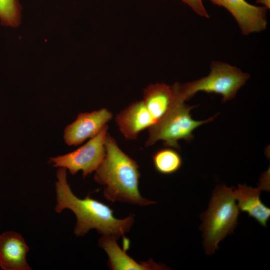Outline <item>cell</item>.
<instances>
[{"label":"cell","mask_w":270,"mask_h":270,"mask_svg":"<svg viewBox=\"0 0 270 270\" xmlns=\"http://www.w3.org/2000/svg\"><path fill=\"white\" fill-rule=\"evenodd\" d=\"M108 131L106 125L83 146L69 154L50 158V163L54 167L68 170L72 175L82 171L83 177H86L98 169L105 157Z\"/></svg>","instance_id":"6"},{"label":"cell","mask_w":270,"mask_h":270,"mask_svg":"<svg viewBox=\"0 0 270 270\" xmlns=\"http://www.w3.org/2000/svg\"><path fill=\"white\" fill-rule=\"evenodd\" d=\"M184 102L178 94L176 102L168 114L148 129L149 137L146 146H152L157 142L162 140L166 147L179 150V140L190 142L194 138V131L200 126L212 122L216 116L202 121L195 120L190 114L195 106H189Z\"/></svg>","instance_id":"5"},{"label":"cell","mask_w":270,"mask_h":270,"mask_svg":"<svg viewBox=\"0 0 270 270\" xmlns=\"http://www.w3.org/2000/svg\"><path fill=\"white\" fill-rule=\"evenodd\" d=\"M19 0H0V22L4 26L18 27L22 19Z\"/></svg>","instance_id":"15"},{"label":"cell","mask_w":270,"mask_h":270,"mask_svg":"<svg viewBox=\"0 0 270 270\" xmlns=\"http://www.w3.org/2000/svg\"><path fill=\"white\" fill-rule=\"evenodd\" d=\"M226 8L238 22L242 34L248 36L266 30L268 8L251 4L245 0H210Z\"/></svg>","instance_id":"7"},{"label":"cell","mask_w":270,"mask_h":270,"mask_svg":"<svg viewBox=\"0 0 270 270\" xmlns=\"http://www.w3.org/2000/svg\"><path fill=\"white\" fill-rule=\"evenodd\" d=\"M178 99L175 84L169 86L158 83L149 86L144 90L142 100L156 124L168 114Z\"/></svg>","instance_id":"11"},{"label":"cell","mask_w":270,"mask_h":270,"mask_svg":"<svg viewBox=\"0 0 270 270\" xmlns=\"http://www.w3.org/2000/svg\"><path fill=\"white\" fill-rule=\"evenodd\" d=\"M184 4L188 5L199 16L207 18L210 16L204 7L202 0H182Z\"/></svg>","instance_id":"16"},{"label":"cell","mask_w":270,"mask_h":270,"mask_svg":"<svg viewBox=\"0 0 270 270\" xmlns=\"http://www.w3.org/2000/svg\"><path fill=\"white\" fill-rule=\"evenodd\" d=\"M116 121L121 132L128 140L136 139L141 132L156 124L142 100L132 103L121 112Z\"/></svg>","instance_id":"10"},{"label":"cell","mask_w":270,"mask_h":270,"mask_svg":"<svg viewBox=\"0 0 270 270\" xmlns=\"http://www.w3.org/2000/svg\"><path fill=\"white\" fill-rule=\"evenodd\" d=\"M234 190L224 184L218 186L212 192L208 210L200 216L203 220L200 230L207 255L214 254L220 242L232 233L238 224L240 211L236 204Z\"/></svg>","instance_id":"3"},{"label":"cell","mask_w":270,"mask_h":270,"mask_svg":"<svg viewBox=\"0 0 270 270\" xmlns=\"http://www.w3.org/2000/svg\"><path fill=\"white\" fill-rule=\"evenodd\" d=\"M208 76L182 84L178 83L180 98L186 101L196 94L204 92L222 96L223 102L234 98L238 90L250 78V76L240 69L227 63L213 62Z\"/></svg>","instance_id":"4"},{"label":"cell","mask_w":270,"mask_h":270,"mask_svg":"<svg viewBox=\"0 0 270 270\" xmlns=\"http://www.w3.org/2000/svg\"><path fill=\"white\" fill-rule=\"evenodd\" d=\"M30 248L24 238L14 232L0 235V266L4 270H30L26 261Z\"/></svg>","instance_id":"9"},{"label":"cell","mask_w":270,"mask_h":270,"mask_svg":"<svg viewBox=\"0 0 270 270\" xmlns=\"http://www.w3.org/2000/svg\"><path fill=\"white\" fill-rule=\"evenodd\" d=\"M56 182V205L55 211L60 214L64 210H72L76 215L77 222L74 234L83 236L91 230H96L104 236L116 240L125 238L133 225L134 218L130 216L120 220L115 218L113 210L108 205L88 196L80 199L72 192L68 182L66 170L60 168Z\"/></svg>","instance_id":"1"},{"label":"cell","mask_w":270,"mask_h":270,"mask_svg":"<svg viewBox=\"0 0 270 270\" xmlns=\"http://www.w3.org/2000/svg\"><path fill=\"white\" fill-rule=\"evenodd\" d=\"M105 146V157L94 176L98 184L105 186L104 198L112 202H120L142 206L156 204L140 194L138 163L120 148L108 134Z\"/></svg>","instance_id":"2"},{"label":"cell","mask_w":270,"mask_h":270,"mask_svg":"<svg viewBox=\"0 0 270 270\" xmlns=\"http://www.w3.org/2000/svg\"><path fill=\"white\" fill-rule=\"evenodd\" d=\"M116 239L108 236H102L99 240V246L107 254L108 266L113 270H148L162 268L153 260L136 262L118 245Z\"/></svg>","instance_id":"12"},{"label":"cell","mask_w":270,"mask_h":270,"mask_svg":"<svg viewBox=\"0 0 270 270\" xmlns=\"http://www.w3.org/2000/svg\"><path fill=\"white\" fill-rule=\"evenodd\" d=\"M152 162L156 170L160 174L170 175L182 167V160L178 152L171 148L158 150L154 154Z\"/></svg>","instance_id":"14"},{"label":"cell","mask_w":270,"mask_h":270,"mask_svg":"<svg viewBox=\"0 0 270 270\" xmlns=\"http://www.w3.org/2000/svg\"><path fill=\"white\" fill-rule=\"evenodd\" d=\"M234 193L236 200L238 201L240 211L247 213L260 225L266 227L270 218V209L260 200V188L238 184V189L234 188Z\"/></svg>","instance_id":"13"},{"label":"cell","mask_w":270,"mask_h":270,"mask_svg":"<svg viewBox=\"0 0 270 270\" xmlns=\"http://www.w3.org/2000/svg\"><path fill=\"white\" fill-rule=\"evenodd\" d=\"M112 118V113L106 108L79 114L76 120L64 130L66 143L70 146H77L94 137Z\"/></svg>","instance_id":"8"},{"label":"cell","mask_w":270,"mask_h":270,"mask_svg":"<svg viewBox=\"0 0 270 270\" xmlns=\"http://www.w3.org/2000/svg\"><path fill=\"white\" fill-rule=\"evenodd\" d=\"M257 4H260L264 6L268 9L270 8V0H256Z\"/></svg>","instance_id":"17"}]
</instances>
